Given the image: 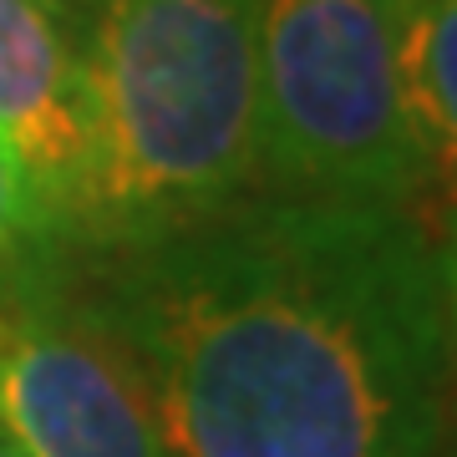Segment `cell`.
Wrapping results in <instances>:
<instances>
[{
  "mask_svg": "<svg viewBox=\"0 0 457 457\" xmlns=\"http://www.w3.org/2000/svg\"><path fill=\"white\" fill-rule=\"evenodd\" d=\"M41 5H46V11H51L56 21H66L71 31H77V21H82L87 11H92V0H41Z\"/></svg>",
  "mask_w": 457,
  "mask_h": 457,
  "instance_id": "9",
  "label": "cell"
},
{
  "mask_svg": "<svg viewBox=\"0 0 457 457\" xmlns=\"http://www.w3.org/2000/svg\"><path fill=\"white\" fill-rule=\"evenodd\" d=\"M0 437L21 457H168L143 381L66 290L0 311Z\"/></svg>",
  "mask_w": 457,
  "mask_h": 457,
  "instance_id": "4",
  "label": "cell"
},
{
  "mask_svg": "<svg viewBox=\"0 0 457 457\" xmlns=\"http://www.w3.org/2000/svg\"><path fill=\"white\" fill-rule=\"evenodd\" d=\"M442 279H447V311H453V361H457V204L442 234Z\"/></svg>",
  "mask_w": 457,
  "mask_h": 457,
  "instance_id": "8",
  "label": "cell"
},
{
  "mask_svg": "<svg viewBox=\"0 0 457 457\" xmlns=\"http://www.w3.org/2000/svg\"><path fill=\"white\" fill-rule=\"evenodd\" d=\"M0 457H21V453H16V447H11L5 437H0Z\"/></svg>",
  "mask_w": 457,
  "mask_h": 457,
  "instance_id": "10",
  "label": "cell"
},
{
  "mask_svg": "<svg viewBox=\"0 0 457 457\" xmlns=\"http://www.w3.org/2000/svg\"><path fill=\"white\" fill-rule=\"evenodd\" d=\"M66 254L51 245L46 224L36 219L31 198L0 158V311L66 290Z\"/></svg>",
  "mask_w": 457,
  "mask_h": 457,
  "instance_id": "7",
  "label": "cell"
},
{
  "mask_svg": "<svg viewBox=\"0 0 457 457\" xmlns=\"http://www.w3.org/2000/svg\"><path fill=\"white\" fill-rule=\"evenodd\" d=\"M0 158L66 260L97 234V122L77 31L41 0H0Z\"/></svg>",
  "mask_w": 457,
  "mask_h": 457,
  "instance_id": "5",
  "label": "cell"
},
{
  "mask_svg": "<svg viewBox=\"0 0 457 457\" xmlns=\"http://www.w3.org/2000/svg\"><path fill=\"white\" fill-rule=\"evenodd\" d=\"M260 0H92L77 46L97 122L92 254L260 194Z\"/></svg>",
  "mask_w": 457,
  "mask_h": 457,
  "instance_id": "2",
  "label": "cell"
},
{
  "mask_svg": "<svg viewBox=\"0 0 457 457\" xmlns=\"http://www.w3.org/2000/svg\"><path fill=\"white\" fill-rule=\"evenodd\" d=\"M254 56L260 188L386 209L432 188L392 0H260Z\"/></svg>",
  "mask_w": 457,
  "mask_h": 457,
  "instance_id": "3",
  "label": "cell"
},
{
  "mask_svg": "<svg viewBox=\"0 0 457 457\" xmlns=\"http://www.w3.org/2000/svg\"><path fill=\"white\" fill-rule=\"evenodd\" d=\"M411 117L457 194V0H392ZM457 204V198H453Z\"/></svg>",
  "mask_w": 457,
  "mask_h": 457,
  "instance_id": "6",
  "label": "cell"
},
{
  "mask_svg": "<svg viewBox=\"0 0 457 457\" xmlns=\"http://www.w3.org/2000/svg\"><path fill=\"white\" fill-rule=\"evenodd\" d=\"M82 279L168 457H442L453 311L411 209L260 188Z\"/></svg>",
  "mask_w": 457,
  "mask_h": 457,
  "instance_id": "1",
  "label": "cell"
}]
</instances>
